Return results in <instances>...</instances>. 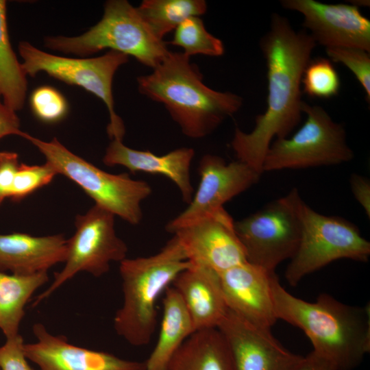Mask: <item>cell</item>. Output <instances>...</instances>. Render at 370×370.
<instances>
[{"instance_id":"cell-1","label":"cell","mask_w":370,"mask_h":370,"mask_svg":"<svg viewBox=\"0 0 370 370\" xmlns=\"http://www.w3.org/2000/svg\"><path fill=\"white\" fill-rule=\"evenodd\" d=\"M317 43L306 30L273 13L260 48L267 68V108L256 116L250 132L236 128L231 142L237 160L262 173L265 155L274 138L288 137L302 113L301 79Z\"/></svg>"},{"instance_id":"cell-2","label":"cell","mask_w":370,"mask_h":370,"mask_svg":"<svg viewBox=\"0 0 370 370\" xmlns=\"http://www.w3.org/2000/svg\"><path fill=\"white\" fill-rule=\"evenodd\" d=\"M271 291L278 319L299 328L313 352L336 370H354L370 351V307L350 306L321 294L313 302L288 293L274 273Z\"/></svg>"},{"instance_id":"cell-3","label":"cell","mask_w":370,"mask_h":370,"mask_svg":"<svg viewBox=\"0 0 370 370\" xmlns=\"http://www.w3.org/2000/svg\"><path fill=\"white\" fill-rule=\"evenodd\" d=\"M137 83L138 91L162 103L191 138L210 134L243 105L239 95L206 86L197 66L183 52L169 51L151 73L139 76Z\"/></svg>"},{"instance_id":"cell-4","label":"cell","mask_w":370,"mask_h":370,"mask_svg":"<svg viewBox=\"0 0 370 370\" xmlns=\"http://www.w3.org/2000/svg\"><path fill=\"white\" fill-rule=\"evenodd\" d=\"M191 265L175 236L156 254L120 262L123 304L114 317L116 334L133 346L148 345L156 326V301Z\"/></svg>"},{"instance_id":"cell-5","label":"cell","mask_w":370,"mask_h":370,"mask_svg":"<svg viewBox=\"0 0 370 370\" xmlns=\"http://www.w3.org/2000/svg\"><path fill=\"white\" fill-rule=\"evenodd\" d=\"M44 42L49 49L82 58L108 49L132 56L152 69L169 51L164 41L152 33L137 8L126 0L106 1L101 20L84 34L47 36Z\"/></svg>"},{"instance_id":"cell-6","label":"cell","mask_w":370,"mask_h":370,"mask_svg":"<svg viewBox=\"0 0 370 370\" xmlns=\"http://www.w3.org/2000/svg\"><path fill=\"white\" fill-rule=\"evenodd\" d=\"M23 138L40 151L58 175L78 185L95 205L132 225L140 223L141 203L152 192L147 182L134 180L126 173L106 172L72 153L56 138L44 141L25 133Z\"/></svg>"},{"instance_id":"cell-7","label":"cell","mask_w":370,"mask_h":370,"mask_svg":"<svg viewBox=\"0 0 370 370\" xmlns=\"http://www.w3.org/2000/svg\"><path fill=\"white\" fill-rule=\"evenodd\" d=\"M299 213V243L284 273L289 285L297 286L307 275L338 259L368 261L370 243L356 225L339 217L321 214L302 199Z\"/></svg>"},{"instance_id":"cell-8","label":"cell","mask_w":370,"mask_h":370,"mask_svg":"<svg viewBox=\"0 0 370 370\" xmlns=\"http://www.w3.org/2000/svg\"><path fill=\"white\" fill-rule=\"evenodd\" d=\"M18 49L27 75L35 77L44 72L69 85L82 87L102 100L109 112V136L123 140L125 127L114 110L112 82L116 71L128 62L127 56L108 51L95 58H66L45 52L27 41H21Z\"/></svg>"},{"instance_id":"cell-9","label":"cell","mask_w":370,"mask_h":370,"mask_svg":"<svg viewBox=\"0 0 370 370\" xmlns=\"http://www.w3.org/2000/svg\"><path fill=\"white\" fill-rule=\"evenodd\" d=\"M303 125L290 138L275 139L268 149L262 171L304 169L347 162L354 154L344 127L320 106L302 104Z\"/></svg>"},{"instance_id":"cell-10","label":"cell","mask_w":370,"mask_h":370,"mask_svg":"<svg viewBox=\"0 0 370 370\" xmlns=\"http://www.w3.org/2000/svg\"><path fill=\"white\" fill-rule=\"evenodd\" d=\"M297 189L234 221V229L248 262L269 271L295 255L301 236Z\"/></svg>"},{"instance_id":"cell-11","label":"cell","mask_w":370,"mask_h":370,"mask_svg":"<svg viewBox=\"0 0 370 370\" xmlns=\"http://www.w3.org/2000/svg\"><path fill=\"white\" fill-rule=\"evenodd\" d=\"M115 216L95 205L75 218V232L67 241L66 257L63 269L54 274L50 285L36 297V306L79 272L100 277L110 270V263L125 260L126 243L116 234Z\"/></svg>"},{"instance_id":"cell-12","label":"cell","mask_w":370,"mask_h":370,"mask_svg":"<svg viewBox=\"0 0 370 370\" xmlns=\"http://www.w3.org/2000/svg\"><path fill=\"white\" fill-rule=\"evenodd\" d=\"M193 264L221 273L247 261L234 229V221L223 207L172 230Z\"/></svg>"},{"instance_id":"cell-13","label":"cell","mask_w":370,"mask_h":370,"mask_svg":"<svg viewBox=\"0 0 370 370\" xmlns=\"http://www.w3.org/2000/svg\"><path fill=\"white\" fill-rule=\"evenodd\" d=\"M198 172V188L188 206L166 224L169 232L223 208L226 202L257 183L262 175L239 160L227 163L221 157L212 154L201 158Z\"/></svg>"},{"instance_id":"cell-14","label":"cell","mask_w":370,"mask_h":370,"mask_svg":"<svg viewBox=\"0 0 370 370\" xmlns=\"http://www.w3.org/2000/svg\"><path fill=\"white\" fill-rule=\"evenodd\" d=\"M282 6L304 16L303 27L326 48L352 47L370 52V21L358 7L314 0H282Z\"/></svg>"},{"instance_id":"cell-15","label":"cell","mask_w":370,"mask_h":370,"mask_svg":"<svg viewBox=\"0 0 370 370\" xmlns=\"http://www.w3.org/2000/svg\"><path fill=\"white\" fill-rule=\"evenodd\" d=\"M217 328L230 348L235 370H292L304 358L282 346L270 329L230 310Z\"/></svg>"},{"instance_id":"cell-16","label":"cell","mask_w":370,"mask_h":370,"mask_svg":"<svg viewBox=\"0 0 370 370\" xmlns=\"http://www.w3.org/2000/svg\"><path fill=\"white\" fill-rule=\"evenodd\" d=\"M32 330L36 341L25 343L24 352L38 370H146L145 361L75 345L65 336L50 333L41 323H35Z\"/></svg>"},{"instance_id":"cell-17","label":"cell","mask_w":370,"mask_h":370,"mask_svg":"<svg viewBox=\"0 0 370 370\" xmlns=\"http://www.w3.org/2000/svg\"><path fill=\"white\" fill-rule=\"evenodd\" d=\"M269 271L247 261L219 274L229 310L247 321L271 329L278 320Z\"/></svg>"},{"instance_id":"cell-18","label":"cell","mask_w":370,"mask_h":370,"mask_svg":"<svg viewBox=\"0 0 370 370\" xmlns=\"http://www.w3.org/2000/svg\"><path fill=\"white\" fill-rule=\"evenodd\" d=\"M194 155L193 149L182 147L158 156L149 151L132 149L123 140L113 138L106 148L103 162L109 166H123L132 173L164 175L177 186L183 201L188 204L194 192L190 173Z\"/></svg>"},{"instance_id":"cell-19","label":"cell","mask_w":370,"mask_h":370,"mask_svg":"<svg viewBox=\"0 0 370 370\" xmlns=\"http://www.w3.org/2000/svg\"><path fill=\"white\" fill-rule=\"evenodd\" d=\"M191 317L195 332L217 328L229 308L215 271L191 264L172 283Z\"/></svg>"},{"instance_id":"cell-20","label":"cell","mask_w":370,"mask_h":370,"mask_svg":"<svg viewBox=\"0 0 370 370\" xmlns=\"http://www.w3.org/2000/svg\"><path fill=\"white\" fill-rule=\"evenodd\" d=\"M67 241L62 234H0V271L17 275L48 271L51 267L64 262Z\"/></svg>"},{"instance_id":"cell-21","label":"cell","mask_w":370,"mask_h":370,"mask_svg":"<svg viewBox=\"0 0 370 370\" xmlns=\"http://www.w3.org/2000/svg\"><path fill=\"white\" fill-rule=\"evenodd\" d=\"M193 332V321L181 295L169 286L163 299L158 339L145 361L146 370H166L173 355Z\"/></svg>"},{"instance_id":"cell-22","label":"cell","mask_w":370,"mask_h":370,"mask_svg":"<svg viewBox=\"0 0 370 370\" xmlns=\"http://www.w3.org/2000/svg\"><path fill=\"white\" fill-rule=\"evenodd\" d=\"M166 370H235L226 341L218 328L193 332L170 360Z\"/></svg>"},{"instance_id":"cell-23","label":"cell","mask_w":370,"mask_h":370,"mask_svg":"<svg viewBox=\"0 0 370 370\" xmlns=\"http://www.w3.org/2000/svg\"><path fill=\"white\" fill-rule=\"evenodd\" d=\"M48 281L47 271L17 275L0 271V330L6 338L19 334L27 303Z\"/></svg>"},{"instance_id":"cell-24","label":"cell","mask_w":370,"mask_h":370,"mask_svg":"<svg viewBox=\"0 0 370 370\" xmlns=\"http://www.w3.org/2000/svg\"><path fill=\"white\" fill-rule=\"evenodd\" d=\"M27 76L10 43L7 2L0 0V96L3 103L16 112L25 104Z\"/></svg>"},{"instance_id":"cell-25","label":"cell","mask_w":370,"mask_h":370,"mask_svg":"<svg viewBox=\"0 0 370 370\" xmlns=\"http://www.w3.org/2000/svg\"><path fill=\"white\" fill-rule=\"evenodd\" d=\"M137 10L154 36L163 40L185 19L204 14L207 3L204 0H144Z\"/></svg>"},{"instance_id":"cell-26","label":"cell","mask_w":370,"mask_h":370,"mask_svg":"<svg viewBox=\"0 0 370 370\" xmlns=\"http://www.w3.org/2000/svg\"><path fill=\"white\" fill-rule=\"evenodd\" d=\"M169 43L181 47L188 57L198 54L217 57L225 51L223 42L207 31L199 16L182 21L175 28Z\"/></svg>"},{"instance_id":"cell-27","label":"cell","mask_w":370,"mask_h":370,"mask_svg":"<svg viewBox=\"0 0 370 370\" xmlns=\"http://www.w3.org/2000/svg\"><path fill=\"white\" fill-rule=\"evenodd\" d=\"M303 91L311 97L328 99L336 96L340 90L338 72L329 59L310 60L301 79Z\"/></svg>"},{"instance_id":"cell-28","label":"cell","mask_w":370,"mask_h":370,"mask_svg":"<svg viewBox=\"0 0 370 370\" xmlns=\"http://www.w3.org/2000/svg\"><path fill=\"white\" fill-rule=\"evenodd\" d=\"M29 103L34 116L45 123H58L66 117L69 112L66 98L50 86L36 88L32 92Z\"/></svg>"},{"instance_id":"cell-29","label":"cell","mask_w":370,"mask_h":370,"mask_svg":"<svg viewBox=\"0 0 370 370\" xmlns=\"http://www.w3.org/2000/svg\"><path fill=\"white\" fill-rule=\"evenodd\" d=\"M58 175L47 162L42 165L20 163L16 173L10 199L19 201L37 190L48 185Z\"/></svg>"},{"instance_id":"cell-30","label":"cell","mask_w":370,"mask_h":370,"mask_svg":"<svg viewBox=\"0 0 370 370\" xmlns=\"http://www.w3.org/2000/svg\"><path fill=\"white\" fill-rule=\"evenodd\" d=\"M328 58L343 64L355 75L362 86L367 101L370 100V54L364 49L352 47H330L325 49Z\"/></svg>"},{"instance_id":"cell-31","label":"cell","mask_w":370,"mask_h":370,"mask_svg":"<svg viewBox=\"0 0 370 370\" xmlns=\"http://www.w3.org/2000/svg\"><path fill=\"white\" fill-rule=\"evenodd\" d=\"M24 344L20 334L6 338L0 346L1 370H34L25 356Z\"/></svg>"},{"instance_id":"cell-32","label":"cell","mask_w":370,"mask_h":370,"mask_svg":"<svg viewBox=\"0 0 370 370\" xmlns=\"http://www.w3.org/2000/svg\"><path fill=\"white\" fill-rule=\"evenodd\" d=\"M20 165L18 156L12 151H0V205L10 198L13 182Z\"/></svg>"},{"instance_id":"cell-33","label":"cell","mask_w":370,"mask_h":370,"mask_svg":"<svg viewBox=\"0 0 370 370\" xmlns=\"http://www.w3.org/2000/svg\"><path fill=\"white\" fill-rule=\"evenodd\" d=\"M25 133L21 130L20 119L16 112L7 106L0 96V139L10 135L23 138Z\"/></svg>"},{"instance_id":"cell-34","label":"cell","mask_w":370,"mask_h":370,"mask_svg":"<svg viewBox=\"0 0 370 370\" xmlns=\"http://www.w3.org/2000/svg\"><path fill=\"white\" fill-rule=\"evenodd\" d=\"M350 186L352 192L359 204L362 207L367 216L370 217V182L369 180L360 175H351Z\"/></svg>"},{"instance_id":"cell-35","label":"cell","mask_w":370,"mask_h":370,"mask_svg":"<svg viewBox=\"0 0 370 370\" xmlns=\"http://www.w3.org/2000/svg\"><path fill=\"white\" fill-rule=\"evenodd\" d=\"M292 370H336L325 358L312 351Z\"/></svg>"},{"instance_id":"cell-36","label":"cell","mask_w":370,"mask_h":370,"mask_svg":"<svg viewBox=\"0 0 370 370\" xmlns=\"http://www.w3.org/2000/svg\"><path fill=\"white\" fill-rule=\"evenodd\" d=\"M1 370V369H0Z\"/></svg>"}]
</instances>
